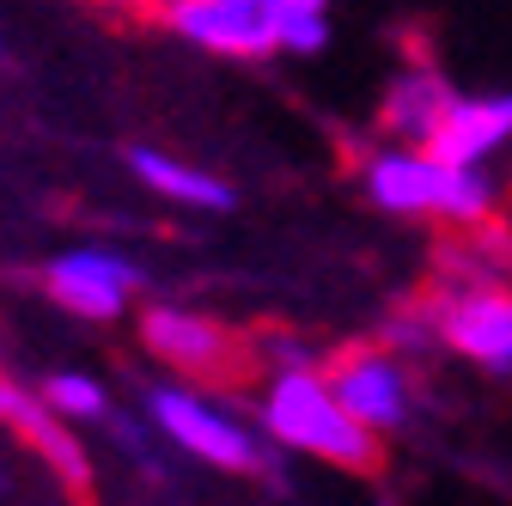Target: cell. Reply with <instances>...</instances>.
Instances as JSON below:
<instances>
[{
    "label": "cell",
    "instance_id": "6da1fadb",
    "mask_svg": "<svg viewBox=\"0 0 512 506\" xmlns=\"http://www.w3.org/2000/svg\"><path fill=\"white\" fill-rule=\"evenodd\" d=\"M177 37L214 55H269V49H324V0H159Z\"/></svg>",
    "mask_w": 512,
    "mask_h": 506
},
{
    "label": "cell",
    "instance_id": "7a4b0ae2",
    "mask_svg": "<svg viewBox=\"0 0 512 506\" xmlns=\"http://www.w3.org/2000/svg\"><path fill=\"white\" fill-rule=\"evenodd\" d=\"M263 421L281 446L293 452H317L330 464H348V470H372L378 464V439L336 403L330 378L311 372V366H287L275 385H269V403H263Z\"/></svg>",
    "mask_w": 512,
    "mask_h": 506
},
{
    "label": "cell",
    "instance_id": "3957f363",
    "mask_svg": "<svg viewBox=\"0 0 512 506\" xmlns=\"http://www.w3.org/2000/svg\"><path fill=\"white\" fill-rule=\"evenodd\" d=\"M366 196L391 214H452V220H482L494 189L482 171H452L421 147H391L366 165Z\"/></svg>",
    "mask_w": 512,
    "mask_h": 506
},
{
    "label": "cell",
    "instance_id": "277c9868",
    "mask_svg": "<svg viewBox=\"0 0 512 506\" xmlns=\"http://www.w3.org/2000/svg\"><path fill=\"white\" fill-rule=\"evenodd\" d=\"M43 287L61 311H80V318H122V305L141 293V269L116 257V250L80 244L61 250V257L43 269Z\"/></svg>",
    "mask_w": 512,
    "mask_h": 506
},
{
    "label": "cell",
    "instance_id": "5b68a950",
    "mask_svg": "<svg viewBox=\"0 0 512 506\" xmlns=\"http://www.w3.org/2000/svg\"><path fill=\"white\" fill-rule=\"evenodd\" d=\"M147 409H153V421L177 439L183 452H196V458H208V464H226V470H263L256 439H250L232 415H220L214 403L159 385V391H147Z\"/></svg>",
    "mask_w": 512,
    "mask_h": 506
},
{
    "label": "cell",
    "instance_id": "8992f818",
    "mask_svg": "<svg viewBox=\"0 0 512 506\" xmlns=\"http://www.w3.org/2000/svg\"><path fill=\"white\" fill-rule=\"evenodd\" d=\"M439 336L488 372H512V293L464 287L439 305Z\"/></svg>",
    "mask_w": 512,
    "mask_h": 506
},
{
    "label": "cell",
    "instance_id": "52a82bcc",
    "mask_svg": "<svg viewBox=\"0 0 512 506\" xmlns=\"http://www.w3.org/2000/svg\"><path fill=\"white\" fill-rule=\"evenodd\" d=\"M330 391H336V403H342L372 439L409 421V378L397 372V360H384V354H372V348L348 354V360L330 372Z\"/></svg>",
    "mask_w": 512,
    "mask_h": 506
},
{
    "label": "cell",
    "instance_id": "ba28073f",
    "mask_svg": "<svg viewBox=\"0 0 512 506\" xmlns=\"http://www.w3.org/2000/svg\"><path fill=\"white\" fill-rule=\"evenodd\" d=\"M0 421H7L19 439H31V452L49 458L68 488H80V494L92 488V464H86V452L74 446V433L61 427V415H55L43 397H31L25 385H13V378H0Z\"/></svg>",
    "mask_w": 512,
    "mask_h": 506
},
{
    "label": "cell",
    "instance_id": "9c48e42d",
    "mask_svg": "<svg viewBox=\"0 0 512 506\" xmlns=\"http://www.w3.org/2000/svg\"><path fill=\"white\" fill-rule=\"evenodd\" d=\"M141 336H147V348L165 360V366H177V372H220V366H232V336L214 324V318H202V311H171V305H153L147 311V324H141Z\"/></svg>",
    "mask_w": 512,
    "mask_h": 506
},
{
    "label": "cell",
    "instance_id": "30bf717a",
    "mask_svg": "<svg viewBox=\"0 0 512 506\" xmlns=\"http://www.w3.org/2000/svg\"><path fill=\"white\" fill-rule=\"evenodd\" d=\"M500 141H512V92H494V98H458L445 129L433 135V159L452 165V171H476V159H488Z\"/></svg>",
    "mask_w": 512,
    "mask_h": 506
},
{
    "label": "cell",
    "instance_id": "8fae6325",
    "mask_svg": "<svg viewBox=\"0 0 512 506\" xmlns=\"http://www.w3.org/2000/svg\"><path fill=\"white\" fill-rule=\"evenodd\" d=\"M452 104H458V92L445 86L439 74H403L397 86H391V98H384V129H391L403 147H433V135L445 129V116H452Z\"/></svg>",
    "mask_w": 512,
    "mask_h": 506
},
{
    "label": "cell",
    "instance_id": "7c38bea8",
    "mask_svg": "<svg viewBox=\"0 0 512 506\" xmlns=\"http://www.w3.org/2000/svg\"><path fill=\"white\" fill-rule=\"evenodd\" d=\"M128 165H135V177H141L147 189H159V196H171V202H189V208H232V183H226V177H208V171H196V165H177V159H165V153H153V147H135V153H128Z\"/></svg>",
    "mask_w": 512,
    "mask_h": 506
},
{
    "label": "cell",
    "instance_id": "4fadbf2b",
    "mask_svg": "<svg viewBox=\"0 0 512 506\" xmlns=\"http://www.w3.org/2000/svg\"><path fill=\"white\" fill-rule=\"evenodd\" d=\"M43 403H49L61 421H104V415H110L104 385H98V378H86V372H49Z\"/></svg>",
    "mask_w": 512,
    "mask_h": 506
}]
</instances>
